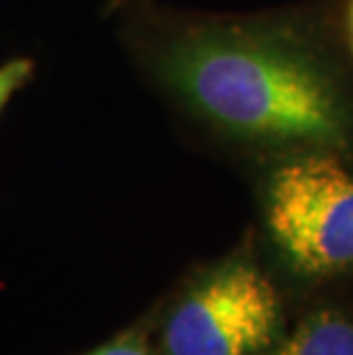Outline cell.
I'll return each instance as SVG.
<instances>
[{
    "label": "cell",
    "instance_id": "6da1fadb",
    "mask_svg": "<svg viewBox=\"0 0 353 355\" xmlns=\"http://www.w3.org/2000/svg\"><path fill=\"white\" fill-rule=\"evenodd\" d=\"M112 17L136 71L212 145L252 163L296 152L353 161V71L303 14L129 0Z\"/></svg>",
    "mask_w": 353,
    "mask_h": 355
},
{
    "label": "cell",
    "instance_id": "7a4b0ae2",
    "mask_svg": "<svg viewBox=\"0 0 353 355\" xmlns=\"http://www.w3.org/2000/svg\"><path fill=\"white\" fill-rule=\"evenodd\" d=\"M261 225L273 250L303 279L353 273V165L326 152L255 163Z\"/></svg>",
    "mask_w": 353,
    "mask_h": 355
},
{
    "label": "cell",
    "instance_id": "3957f363",
    "mask_svg": "<svg viewBox=\"0 0 353 355\" xmlns=\"http://www.w3.org/2000/svg\"><path fill=\"white\" fill-rule=\"evenodd\" d=\"M282 323V298L250 250L198 273L170 305L163 355H259Z\"/></svg>",
    "mask_w": 353,
    "mask_h": 355
},
{
    "label": "cell",
    "instance_id": "277c9868",
    "mask_svg": "<svg viewBox=\"0 0 353 355\" xmlns=\"http://www.w3.org/2000/svg\"><path fill=\"white\" fill-rule=\"evenodd\" d=\"M259 355H353V319L335 309H321Z\"/></svg>",
    "mask_w": 353,
    "mask_h": 355
},
{
    "label": "cell",
    "instance_id": "5b68a950",
    "mask_svg": "<svg viewBox=\"0 0 353 355\" xmlns=\"http://www.w3.org/2000/svg\"><path fill=\"white\" fill-rule=\"evenodd\" d=\"M35 73H37V62L28 55L10 58L0 64V117H3V112L12 103L14 96L33 83Z\"/></svg>",
    "mask_w": 353,
    "mask_h": 355
},
{
    "label": "cell",
    "instance_id": "8992f818",
    "mask_svg": "<svg viewBox=\"0 0 353 355\" xmlns=\"http://www.w3.org/2000/svg\"><path fill=\"white\" fill-rule=\"evenodd\" d=\"M85 355H152V353L147 349V342H145V337H142V332L129 330Z\"/></svg>",
    "mask_w": 353,
    "mask_h": 355
},
{
    "label": "cell",
    "instance_id": "52a82bcc",
    "mask_svg": "<svg viewBox=\"0 0 353 355\" xmlns=\"http://www.w3.org/2000/svg\"><path fill=\"white\" fill-rule=\"evenodd\" d=\"M126 3H129V0H106V5H103V17H112V14Z\"/></svg>",
    "mask_w": 353,
    "mask_h": 355
},
{
    "label": "cell",
    "instance_id": "ba28073f",
    "mask_svg": "<svg viewBox=\"0 0 353 355\" xmlns=\"http://www.w3.org/2000/svg\"><path fill=\"white\" fill-rule=\"evenodd\" d=\"M347 28H349V42H351V49H353V0H349V7H347Z\"/></svg>",
    "mask_w": 353,
    "mask_h": 355
}]
</instances>
